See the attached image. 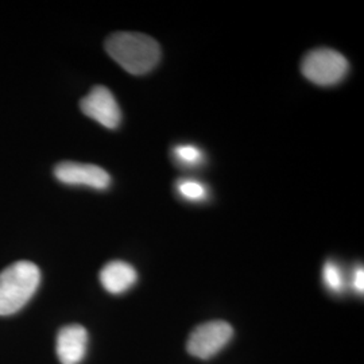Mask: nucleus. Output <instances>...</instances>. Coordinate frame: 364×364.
I'll return each mask as SVG.
<instances>
[{
  "label": "nucleus",
  "mask_w": 364,
  "mask_h": 364,
  "mask_svg": "<svg viewBox=\"0 0 364 364\" xmlns=\"http://www.w3.org/2000/svg\"><path fill=\"white\" fill-rule=\"evenodd\" d=\"M41 284V272L33 262L21 260L0 273V316L19 312Z\"/></svg>",
  "instance_id": "f03ea898"
},
{
  "label": "nucleus",
  "mask_w": 364,
  "mask_h": 364,
  "mask_svg": "<svg viewBox=\"0 0 364 364\" xmlns=\"http://www.w3.org/2000/svg\"><path fill=\"white\" fill-rule=\"evenodd\" d=\"M352 287L358 293H363L364 290V272L363 267H358L352 274Z\"/></svg>",
  "instance_id": "f8f14e48"
},
{
  "label": "nucleus",
  "mask_w": 364,
  "mask_h": 364,
  "mask_svg": "<svg viewBox=\"0 0 364 364\" xmlns=\"http://www.w3.org/2000/svg\"><path fill=\"white\" fill-rule=\"evenodd\" d=\"M84 115L93 119L105 129H117L122 120V111L115 96L108 88L97 85L80 102Z\"/></svg>",
  "instance_id": "39448f33"
},
{
  "label": "nucleus",
  "mask_w": 364,
  "mask_h": 364,
  "mask_svg": "<svg viewBox=\"0 0 364 364\" xmlns=\"http://www.w3.org/2000/svg\"><path fill=\"white\" fill-rule=\"evenodd\" d=\"M323 279L326 284V289L332 293H341L346 287V279L344 274L341 272L340 266L335 262H326L323 269Z\"/></svg>",
  "instance_id": "9b49d317"
},
{
  "label": "nucleus",
  "mask_w": 364,
  "mask_h": 364,
  "mask_svg": "<svg viewBox=\"0 0 364 364\" xmlns=\"http://www.w3.org/2000/svg\"><path fill=\"white\" fill-rule=\"evenodd\" d=\"M100 284L111 294H123L138 281V273L130 263L114 260L107 263L100 272Z\"/></svg>",
  "instance_id": "6e6552de"
},
{
  "label": "nucleus",
  "mask_w": 364,
  "mask_h": 364,
  "mask_svg": "<svg viewBox=\"0 0 364 364\" xmlns=\"http://www.w3.org/2000/svg\"><path fill=\"white\" fill-rule=\"evenodd\" d=\"M54 176L65 185L88 186L97 191H105L111 185V176L103 168L90 164L61 162L54 168Z\"/></svg>",
  "instance_id": "423d86ee"
},
{
  "label": "nucleus",
  "mask_w": 364,
  "mask_h": 364,
  "mask_svg": "<svg viewBox=\"0 0 364 364\" xmlns=\"http://www.w3.org/2000/svg\"><path fill=\"white\" fill-rule=\"evenodd\" d=\"M348 61L340 53L320 48L308 53L301 64L302 75L313 84L329 87L340 82L348 73Z\"/></svg>",
  "instance_id": "7ed1b4c3"
},
{
  "label": "nucleus",
  "mask_w": 364,
  "mask_h": 364,
  "mask_svg": "<svg viewBox=\"0 0 364 364\" xmlns=\"http://www.w3.org/2000/svg\"><path fill=\"white\" fill-rule=\"evenodd\" d=\"M177 192L188 201H204L208 197V188L198 180L181 178L176 183Z\"/></svg>",
  "instance_id": "9d476101"
},
{
  "label": "nucleus",
  "mask_w": 364,
  "mask_h": 364,
  "mask_svg": "<svg viewBox=\"0 0 364 364\" xmlns=\"http://www.w3.org/2000/svg\"><path fill=\"white\" fill-rule=\"evenodd\" d=\"M234 328L227 321L215 320L197 326L188 338V352L201 360H208L231 341Z\"/></svg>",
  "instance_id": "20e7f679"
},
{
  "label": "nucleus",
  "mask_w": 364,
  "mask_h": 364,
  "mask_svg": "<svg viewBox=\"0 0 364 364\" xmlns=\"http://www.w3.org/2000/svg\"><path fill=\"white\" fill-rule=\"evenodd\" d=\"M173 156L177 165L183 168L200 166L204 161L203 151L193 144H178L173 150Z\"/></svg>",
  "instance_id": "1a4fd4ad"
},
{
  "label": "nucleus",
  "mask_w": 364,
  "mask_h": 364,
  "mask_svg": "<svg viewBox=\"0 0 364 364\" xmlns=\"http://www.w3.org/2000/svg\"><path fill=\"white\" fill-rule=\"evenodd\" d=\"M105 50L126 72L135 76L149 73L161 60L156 39L139 33H115L105 41Z\"/></svg>",
  "instance_id": "f257e3e1"
},
{
  "label": "nucleus",
  "mask_w": 364,
  "mask_h": 364,
  "mask_svg": "<svg viewBox=\"0 0 364 364\" xmlns=\"http://www.w3.org/2000/svg\"><path fill=\"white\" fill-rule=\"evenodd\" d=\"M88 350V332L78 324L66 326L57 335L55 352L63 364H80Z\"/></svg>",
  "instance_id": "0eeeda50"
}]
</instances>
